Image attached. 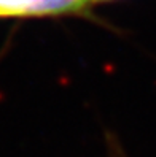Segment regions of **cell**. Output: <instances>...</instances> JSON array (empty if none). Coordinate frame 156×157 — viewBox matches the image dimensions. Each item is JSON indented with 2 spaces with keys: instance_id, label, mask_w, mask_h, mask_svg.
Wrapping results in <instances>:
<instances>
[{
  "instance_id": "cell-1",
  "label": "cell",
  "mask_w": 156,
  "mask_h": 157,
  "mask_svg": "<svg viewBox=\"0 0 156 157\" xmlns=\"http://www.w3.org/2000/svg\"><path fill=\"white\" fill-rule=\"evenodd\" d=\"M93 3V0H0V17L78 14Z\"/></svg>"
}]
</instances>
